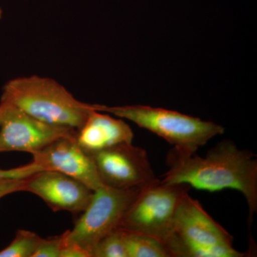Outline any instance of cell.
<instances>
[{
	"label": "cell",
	"mask_w": 257,
	"mask_h": 257,
	"mask_svg": "<svg viewBox=\"0 0 257 257\" xmlns=\"http://www.w3.org/2000/svg\"><path fill=\"white\" fill-rule=\"evenodd\" d=\"M168 170L161 176L166 184H184L215 192L230 189L239 192L248 208V226L257 211V159L229 140L212 147L204 157L173 147L167 157Z\"/></svg>",
	"instance_id": "cell-1"
},
{
	"label": "cell",
	"mask_w": 257,
	"mask_h": 257,
	"mask_svg": "<svg viewBox=\"0 0 257 257\" xmlns=\"http://www.w3.org/2000/svg\"><path fill=\"white\" fill-rule=\"evenodd\" d=\"M0 103L14 106L47 124L77 131L94 109L92 104L77 100L55 79L37 75L8 81Z\"/></svg>",
	"instance_id": "cell-2"
},
{
	"label": "cell",
	"mask_w": 257,
	"mask_h": 257,
	"mask_svg": "<svg viewBox=\"0 0 257 257\" xmlns=\"http://www.w3.org/2000/svg\"><path fill=\"white\" fill-rule=\"evenodd\" d=\"M93 107L96 111L130 120L163 138L173 147L192 153L211 139L224 133V128L215 123L162 108L101 104H93Z\"/></svg>",
	"instance_id": "cell-3"
},
{
	"label": "cell",
	"mask_w": 257,
	"mask_h": 257,
	"mask_svg": "<svg viewBox=\"0 0 257 257\" xmlns=\"http://www.w3.org/2000/svg\"><path fill=\"white\" fill-rule=\"evenodd\" d=\"M190 189L187 184H166L159 179L142 187L119 228L153 236L167 247L175 235L176 209L184 193Z\"/></svg>",
	"instance_id": "cell-4"
},
{
	"label": "cell",
	"mask_w": 257,
	"mask_h": 257,
	"mask_svg": "<svg viewBox=\"0 0 257 257\" xmlns=\"http://www.w3.org/2000/svg\"><path fill=\"white\" fill-rule=\"evenodd\" d=\"M141 188L119 189L102 185L94 190L73 229L66 231V242L78 245L92 257L96 243L119 227L125 213Z\"/></svg>",
	"instance_id": "cell-5"
},
{
	"label": "cell",
	"mask_w": 257,
	"mask_h": 257,
	"mask_svg": "<svg viewBox=\"0 0 257 257\" xmlns=\"http://www.w3.org/2000/svg\"><path fill=\"white\" fill-rule=\"evenodd\" d=\"M32 155L27 165L0 169V178L24 179L42 171H56L78 179L93 191L103 185L92 155L79 146L76 138L61 139Z\"/></svg>",
	"instance_id": "cell-6"
},
{
	"label": "cell",
	"mask_w": 257,
	"mask_h": 257,
	"mask_svg": "<svg viewBox=\"0 0 257 257\" xmlns=\"http://www.w3.org/2000/svg\"><path fill=\"white\" fill-rule=\"evenodd\" d=\"M0 152L33 154L63 138H77V130L47 124L10 104L0 103Z\"/></svg>",
	"instance_id": "cell-7"
},
{
	"label": "cell",
	"mask_w": 257,
	"mask_h": 257,
	"mask_svg": "<svg viewBox=\"0 0 257 257\" xmlns=\"http://www.w3.org/2000/svg\"><path fill=\"white\" fill-rule=\"evenodd\" d=\"M103 185L127 189L156 182L146 150L133 143H123L92 155Z\"/></svg>",
	"instance_id": "cell-8"
},
{
	"label": "cell",
	"mask_w": 257,
	"mask_h": 257,
	"mask_svg": "<svg viewBox=\"0 0 257 257\" xmlns=\"http://www.w3.org/2000/svg\"><path fill=\"white\" fill-rule=\"evenodd\" d=\"M175 239L171 245L172 256L179 244L202 246H233V237L204 210L200 203L184 193L174 218Z\"/></svg>",
	"instance_id": "cell-9"
},
{
	"label": "cell",
	"mask_w": 257,
	"mask_h": 257,
	"mask_svg": "<svg viewBox=\"0 0 257 257\" xmlns=\"http://www.w3.org/2000/svg\"><path fill=\"white\" fill-rule=\"evenodd\" d=\"M42 199L54 211L82 213L93 194L92 189L72 176L42 171L25 179V189Z\"/></svg>",
	"instance_id": "cell-10"
},
{
	"label": "cell",
	"mask_w": 257,
	"mask_h": 257,
	"mask_svg": "<svg viewBox=\"0 0 257 257\" xmlns=\"http://www.w3.org/2000/svg\"><path fill=\"white\" fill-rule=\"evenodd\" d=\"M133 130L122 119L94 109L77 130L76 141L84 152L92 155L119 144L133 143Z\"/></svg>",
	"instance_id": "cell-11"
},
{
	"label": "cell",
	"mask_w": 257,
	"mask_h": 257,
	"mask_svg": "<svg viewBox=\"0 0 257 257\" xmlns=\"http://www.w3.org/2000/svg\"><path fill=\"white\" fill-rule=\"evenodd\" d=\"M121 229L127 257H172L167 246L160 239L142 233Z\"/></svg>",
	"instance_id": "cell-12"
},
{
	"label": "cell",
	"mask_w": 257,
	"mask_h": 257,
	"mask_svg": "<svg viewBox=\"0 0 257 257\" xmlns=\"http://www.w3.org/2000/svg\"><path fill=\"white\" fill-rule=\"evenodd\" d=\"M40 236L28 230H18L10 245L0 251V257H32Z\"/></svg>",
	"instance_id": "cell-13"
},
{
	"label": "cell",
	"mask_w": 257,
	"mask_h": 257,
	"mask_svg": "<svg viewBox=\"0 0 257 257\" xmlns=\"http://www.w3.org/2000/svg\"><path fill=\"white\" fill-rule=\"evenodd\" d=\"M92 257H127L120 228L114 229L96 243Z\"/></svg>",
	"instance_id": "cell-14"
},
{
	"label": "cell",
	"mask_w": 257,
	"mask_h": 257,
	"mask_svg": "<svg viewBox=\"0 0 257 257\" xmlns=\"http://www.w3.org/2000/svg\"><path fill=\"white\" fill-rule=\"evenodd\" d=\"M66 239V231L60 236L40 238L32 257H60Z\"/></svg>",
	"instance_id": "cell-15"
},
{
	"label": "cell",
	"mask_w": 257,
	"mask_h": 257,
	"mask_svg": "<svg viewBox=\"0 0 257 257\" xmlns=\"http://www.w3.org/2000/svg\"><path fill=\"white\" fill-rule=\"evenodd\" d=\"M25 189V179L0 178V199L18 192H24Z\"/></svg>",
	"instance_id": "cell-16"
},
{
	"label": "cell",
	"mask_w": 257,
	"mask_h": 257,
	"mask_svg": "<svg viewBox=\"0 0 257 257\" xmlns=\"http://www.w3.org/2000/svg\"><path fill=\"white\" fill-rule=\"evenodd\" d=\"M60 257H91V255L78 245L67 243L65 241L63 248L61 251Z\"/></svg>",
	"instance_id": "cell-17"
},
{
	"label": "cell",
	"mask_w": 257,
	"mask_h": 257,
	"mask_svg": "<svg viewBox=\"0 0 257 257\" xmlns=\"http://www.w3.org/2000/svg\"><path fill=\"white\" fill-rule=\"evenodd\" d=\"M3 9H2L1 7H0V21H1L2 18H3Z\"/></svg>",
	"instance_id": "cell-18"
},
{
	"label": "cell",
	"mask_w": 257,
	"mask_h": 257,
	"mask_svg": "<svg viewBox=\"0 0 257 257\" xmlns=\"http://www.w3.org/2000/svg\"><path fill=\"white\" fill-rule=\"evenodd\" d=\"M0 118H1V111H0Z\"/></svg>",
	"instance_id": "cell-19"
}]
</instances>
